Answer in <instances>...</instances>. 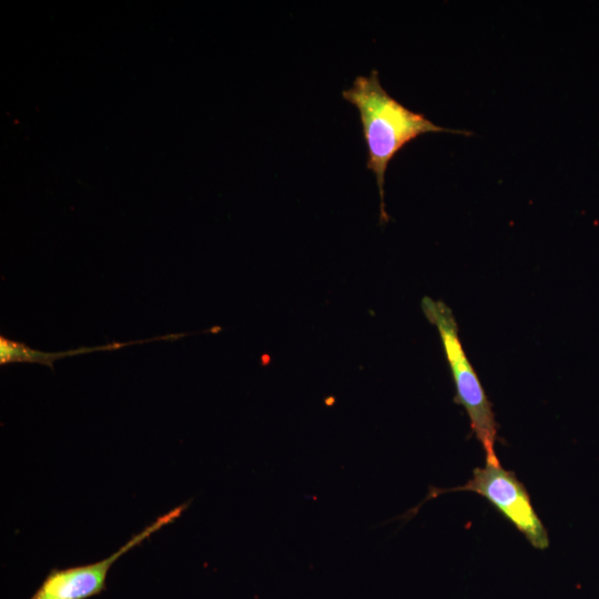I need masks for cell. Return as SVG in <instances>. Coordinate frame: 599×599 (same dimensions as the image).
I'll return each instance as SVG.
<instances>
[{
    "mask_svg": "<svg viewBox=\"0 0 599 599\" xmlns=\"http://www.w3.org/2000/svg\"><path fill=\"white\" fill-rule=\"evenodd\" d=\"M342 97L354 105L359 114L367 148L366 167L376 177L382 222L388 221L384 203L385 174L392 159L406 144L425 133L471 134L468 131L437 125L423 113L406 108L383 88L376 70L368 75L356 77L352 87L342 91Z\"/></svg>",
    "mask_w": 599,
    "mask_h": 599,
    "instance_id": "cell-1",
    "label": "cell"
},
{
    "mask_svg": "<svg viewBox=\"0 0 599 599\" xmlns=\"http://www.w3.org/2000/svg\"><path fill=\"white\" fill-rule=\"evenodd\" d=\"M422 309L439 333L456 387L455 402L466 409L471 430L485 450L486 464L500 465L495 451L498 426L493 406L463 348L453 311L430 297L422 300Z\"/></svg>",
    "mask_w": 599,
    "mask_h": 599,
    "instance_id": "cell-2",
    "label": "cell"
},
{
    "mask_svg": "<svg viewBox=\"0 0 599 599\" xmlns=\"http://www.w3.org/2000/svg\"><path fill=\"white\" fill-rule=\"evenodd\" d=\"M449 491L478 494L511 522L532 547L540 550L548 548L547 529L538 517L525 485L514 471L500 465L486 464L483 468H475L471 479L463 486L448 489L430 488L423 502ZM422 504L409 510L406 516L415 515Z\"/></svg>",
    "mask_w": 599,
    "mask_h": 599,
    "instance_id": "cell-3",
    "label": "cell"
},
{
    "mask_svg": "<svg viewBox=\"0 0 599 599\" xmlns=\"http://www.w3.org/2000/svg\"><path fill=\"white\" fill-rule=\"evenodd\" d=\"M187 504H182L159 517L114 554L100 561L64 569H51L29 599H89L100 595L106 589L105 580L112 565L152 534L179 518L187 508Z\"/></svg>",
    "mask_w": 599,
    "mask_h": 599,
    "instance_id": "cell-4",
    "label": "cell"
},
{
    "mask_svg": "<svg viewBox=\"0 0 599 599\" xmlns=\"http://www.w3.org/2000/svg\"><path fill=\"white\" fill-rule=\"evenodd\" d=\"M146 339L139 342H129V343H113L105 346L99 347H81L78 349H72L61 353H44L35 351L26 344L17 341L9 339L4 336H0V364L1 366L10 363H38L49 366L53 369V362L59 357H67L72 355L85 354L93 351L101 349H114L123 347L131 344L144 343Z\"/></svg>",
    "mask_w": 599,
    "mask_h": 599,
    "instance_id": "cell-5",
    "label": "cell"
}]
</instances>
